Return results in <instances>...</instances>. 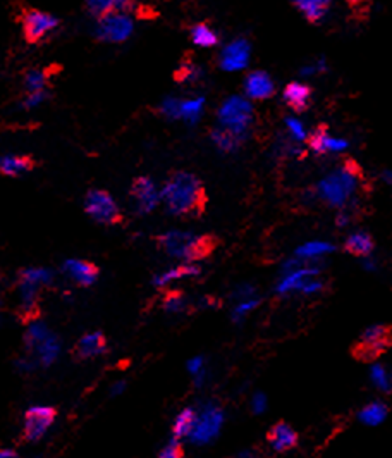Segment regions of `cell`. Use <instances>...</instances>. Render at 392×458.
Listing matches in <instances>:
<instances>
[{
	"mask_svg": "<svg viewBox=\"0 0 392 458\" xmlns=\"http://www.w3.org/2000/svg\"><path fill=\"white\" fill-rule=\"evenodd\" d=\"M286 124H287V128H289V131L293 133V136L296 138V140H305V138H306L305 128H303V124L299 123V121L293 119V117H287Z\"/></svg>",
	"mask_w": 392,
	"mask_h": 458,
	"instance_id": "f35d334b",
	"label": "cell"
},
{
	"mask_svg": "<svg viewBox=\"0 0 392 458\" xmlns=\"http://www.w3.org/2000/svg\"><path fill=\"white\" fill-rule=\"evenodd\" d=\"M131 197H133L138 210L141 214H147V212L157 207L160 195H158L157 186L150 178H136L133 181V186H131Z\"/></svg>",
	"mask_w": 392,
	"mask_h": 458,
	"instance_id": "30bf717a",
	"label": "cell"
},
{
	"mask_svg": "<svg viewBox=\"0 0 392 458\" xmlns=\"http://www.w3.org/2000/svg\"><path fill=\"white\" fill-rule=\"evenodd\" d=\"M243 140H245V138L238 136V134L225 130V128H219V130L212 131V141H214L219 150L222 152H234L236 148L241 145Z\"/></svg>",
	"mask_w": 392,
	"mask_h": 458,
	"instance_id": "d4e9b609",
	"label": "cell"
},
{
	"mask_svg": "<svg viewBox=\"0 0 392 458\" xmlns=\"http://www.w3.org/2000/svg\"><path fill=\"white\" fill-rule=\"evenodd\" d=\"M256 303H258V302H256V300H253V298H248V300H243V302H238V307H236L234 315H236V317H239V315L246 314V312L252 311V309L256 307Z\"/></svg>",
	"mask_w": 392,
	"mask_h": 458,
	"instance_id": "60d3db41",
	"label": "cell"
},
{
	"mask_svg": "<svg viewBox=\"0 0 392 458\" xmlns=\"http://www.w3.org/2000/svg\"><path fill=\"white\" fill-rule=\"evenodd\" d=\"M50 279H52V276H50V272L45 271V269H26V271H23L21 276H19V281L21 282H28V285L38 286V288L47 285Z\"/></svg>",
	"mask_w": 392,
	"mask_h": 458,
	"instance_id": "f1b7e54d",
	"label": "cell"
},
{
	"mask_svg": "<svg viewBox=\"0 0 392 458\" xmlns=\"http://www.w3.org/2000/svg\"><path fill=\"white\" fill-rule=\"evenodd\" d=\"M373 238L368 233H354L344 243V250L354 257H368L373 252Z\"/></svg>",
	"mask_w": 392,
	"mask_h": 458,
	"instance_id": "7402d4cb",
	"label": "cell"
},
{
	"mask_svg": "<svg viewBox=\"0 0 392 458\" xmlns=\"http://www.w3.org/2000/svg\"><path fill=\"white\" fill-rule=\"evenodd\" d=\"M294 8L305 16L306 21H310L312 25H317V23H320L326 18L330 4L327 0H302V2H296Z\"/></svg>",
	"mask_w": 392,
	"mask_h": 458,
	"instance_id": "ffe728a7",
	"label": "cell"
},
{
	"mask_svg": "<svg viewBox=\"0 0 392 458\" xmlns=\"http://www.w3.org/2000/svg\"><path fill=\"white\" fill-rule=\"evenodd\" d=\"M49 338V333H47V328L43 324H33L29 328L28 335H26V343L29 346H40L45 339Z\"/></svg>",
	"mask_w": 392,
	"mask_h": 458,
	"instance_id": "d590c367",
	"label": "cell"
},
{
	"mask_svg": "<svg viewBox=\"0 0 392 458\" xmlns=\"http://www.w3.org/2000/svg\"><path fill=\"white\" fill-rule=\"evenodd\" d=\"M308 147L313 154H317V156H322V154H330V152L344 150V148H347V141L330 136L327 126L320 124V126H317L315 130H313V133L310 134Z\"/></svg>",
	"mask_w": 392,
	"mask_h": 458,
	"instance_id": "7c38bea8",
	"label": "cell"
},
{
	"mask_svg": "<svg viewBox=\"0 0 392 458\" xmlns=\"http://www.w3.org/2000/svg\"><path fill=\"white\" fill-rule=\"evenodd\" d=\"M189 35H191L193 43L198 47H214V45H217V42H219L217 33H215L210 26L205 25V23H200V25L193 26L191 32H189Z\"/></svg>",
	"mask_w": 392,
	"mask_h": 458,
	"instance_id": "4316f807",
	"label": "cell"
},
{
	"mask_svg": "<svg viewBox=\"0 0 392 458\" xmlns=\"http://www.w3.org/2000/svg\"><path fill=\"white\" fill-rule=\"evenodd\" d=\"M50 69H32L26 73L25 85L28 88V93L32 92H45V86L50 78Z\"/></svg>",
	"mask_w": 392,
	"mask_h": 458,
	"instance_id": "83f0119b",
	"label": "cell"
},
{
	"mask_svg": "<svg viewBox=\"0 0 392 458\" xmlns=\"http://www.w3.org/2000/svg\"><path fill=\"white\" fill-rule=\"evenodd\" d=\"M86 8L91 14L102 19L109 16L110 12H117V2H114V0H91V2H88Z\"/></svg>",
	"mask_w": 392,
	"mask_h": 458,
	"instance_id": "4dcf8cb0",
	"label": "cell"
},
{
	"mask_svg": "<svg viewBox=\"0 0 392 458\" xmlns=\"http://www.w3.org/2000/svg\"><path fill=\"white\" fill-rule=\"evenodd\" d=\"M198 78H200V67L193 64L191 60H184V62L181 64V67L175 71V80L181 83L196 82Z\"/></svg>",
	"mask_w": 392,
	"mask_h": 458,
	"instance_id": "1f68e13d",
	"label": "cell"
},
{
	"mask_svg": "<svg viewBox=\"0 0 392 458\" xmlns=\"http://www.w3.org/2000/svg\"><path fill=\"white\" fill-rule=\"evenodd\" d=\"M133 33V21L124 12H110L100 19L97 28V36L103 42H124Z\"/></svg>",
	"mask_w": 392,
	"mask_h": 458,
	"instance_id": "9c48e42d",
	"label": "cell"
},
{
	"mask_svg": "<svg viewBox=\"0 0 392 458\" xmlns=\"http://www.w3.org/2000/svg\"><path fill=\"white\" fill-rule=\"evenodd\" d=\"M45 99H47V92H32L26 95L23 106H25L26 109H33V107L40 106V104H42Z\"/></svg>",
	"mask_w": 392,
	"mask_h": 458,
	"instance_id": "ab89813d",
	"label": "cell"
},
{
	"mask_svg": "<svg viewBox=\"0 0 392 458\" xmlns=\"http://www.w3.org/2000/svg\"><path fill=\"white\" fill-rule=\"evenodd\" d=\"M221 422H222L221 412L215 409H208L204 415L198 417V422H196L195 431H193V436H195V439L200 441L210 439V437L214 436L215 431L219 429Z\"/></svg>",
	"mask_w": 392,
	"mask_h": 458,
	"instance_id": "ac0fdd59",
	"label": "cell"
},
{
	"mask_svg": "<svg viewBox=\"0 0 392 458\" xmlns=\"http://www.w3.org/2000/svg\"><path fill=\"white\" fill-rule=\"evenodd\" d=\"M64 271L79 286H91L98 278V267L86 261H67Z\"/></svg>",
	"mask_w": 392,
	"mask_h": 458,
	"instance_id": "e0dca14e",
	"label": "cell"
},
{
	"mask_svg": "<svg viewBox=\"0 0 392 458\" xmlns=\"http://www.w3.org/2000/svg\"><path fill=\"white\" fill-rule=\"evenodd\" d=\"M181 104L177 99H165L160 106V112L169 119H177L181 117Z\"/></svg>",
	"mask_w": 392,
	"mask_h": 458,
	"instance_id": "8d00e7d4",
	"label": "cell"
},
{
	"mask_svg": "<svg viewBox=\"0 0 392 458\" xmlns=\"http://www.w3.org/2000/svg\"><path fill=\"white\" fill-rule=\"evenodd\" d=\"M219 121L222 128L245 138L253 121L252 104L243 97H231L219 109Z\"/></svg>",
	"mask_w": 392,
	"mask_h": 458,
	"instance_id": "5b68a950",
	"label": "cell"
},
{
	"mask_svg": "<svg viewBox=\"0 0 392 458\" xmlns=\"http://www.w3.org/2000/svg\"><path fill=\"white\" fill-rule=\"evenodd\" d=\"M389 409L385 403L382 402H371L370 405L365 407L363 410L360 412V419L361 422H365L367 426H378L385 420L387 417Z\"/></svg>",
	"mask_w": 392,
	"mask_h": 458,
	"instance_id": "484cf974",
	"label": "cell"
},
{
	"mask_svg": "<svg viewBox=\"0 0 392 458\" xmlns=\"http://www.w3.org/2000/svg\"><path fill=\"white\" fill-rule=\"evenodd\" d=\"M200 367H201V360H200V359L193 360V362L189 363V370H191L193 374H196V372H198V369H200Z\"/></svg>",
	"mask_w": 392,
	"mask_h": 458,
	"instance_id": "ee69618b",
	"label": "cell"
},
{
	"mask_svg": "<svg viewBox=\"0 0 392 458\" xmlns=\"http://www.w3.org/2000/svg\"><path fill=\"white\" fill-rule=\"evenodd\" d=\"M267 441H269L270 448L277 453H286V451L293 450L298 444V434L289 424L277 422L275 426L270 427L269 434H267Z\"/></svg>",
	"mask_w": 392,
	"mask_h": 458,
	"instance_id": "4fadbf2b",
	"label": "cell"
},
{
	"mask_svg": "<svg viewBox=\"0 0 392 458\" xmlns=\"http://www.w3.org/2000/svg\"><path fill=\"white\" fill-rule=\"evenodd\" d=\"M371 381L380 391H392V376L384 365H373L371 367Z\"/></svg>",
	"mask_w": 392,
	"mask_h": 458,
	"instance_id": "f546056e",
	"label": "cell"
},
{
	"mask_svg": "<svg viewBox=\"0 0 392 458\" xmlns=\"http://www.w3.org/2000/svg\"><path fill=\"white\" fill-rule=\"evenodd\" d=\"M35 167V160L28 156H4L0 157V173L4 176H21Z\"/></svg>",
	"mask_w": 392,
	"mask_h": 458,
	"instance_id": "d6986e66",
	"label": "cell"
},
{
	"mask_svg": "<svg viewBox=\"0 0 392 458\" xmlns=\"http://www.w3.org/2000/svg\"><path fill=\"white\" fill-rule=\"evenodd\" d=\"M107 350V339L102 333H90L84 335L79 341L76 343L73 350V355L77 360H86L91 357H97Z\"/></svg>",
	"mask_w": 392,
	"mask_h": 458,
	"instance_id": "2e32d148",
	"label": "cell"
},
{
	"mask_svg": "<svg viewBox=\"0 0 392 458\" xmlns=\"http://www.w3.org/2000/svg\"><path fill=\"white\" fill-rule=\"evenodd\" d=\"M198 274H200V267H198V265L182 264L174 269H169V271L164 272V274H158L157 278L154 279V285L162 288V286H167L169 282L175 281V279L189 278V276H198Z\"/></svg>",
	"mask_w": 392,
	"mask_h": 458,
	"instance_id": "cb8c5ba5",
	"label": "cell"
},
{
	"mask_svg": "<svg viewBox=\"0 0 392 458\" xmlns=\"http://www.w3.org/2000/svg\"><path fill=\"white\" fill-rule=\"evenodd\" d=\"M84 210L90 217L102 224H119L123 221L119 205L107 191L91 190L84 198Z\"/></svg>",
	"mask_w": 392,
	"mask_h": 458,
	"instance_id": "8992f818",
	"label": "cell"
},
{
	"mask_svg": "<svg viewBox=\"0 0 392 458\" xmlns=\"http://www.w3.org/2000/svg\"><path fill=\"white\" fill-rule=\"evenodd\" d=\"M21 23L25 38L28 40L29 43H36L57 28L59 19L53 18L49 12L36 11V9H26L21 14Z\"/></svg>",
	"mask_w": 392,
	"mask_h": 458,
	"instance_id": "52a82bcc",
	"label": "cell"
},
{
	"mask_svg": "<svg viewBox=\"0 0 392 458\" xmlns=\"http://www.w3.org/2000/svg\"><path fill=\"white\" fill-rule=\"evenodd\" d=\"M392 346V328L385 324L370 326L363 331L360 341L353 346L351 353L361 362H373Z\"/></svg>",
	"mask_w": 392,
	"mask_h": 458,
	"instance_id": "277c9868",
	"label": "cell"
},
{
	"mask_svg": "<svg viewBox=\"0 0 392 458\" xmlns=\"http://www.w3.org/2000/svg\"><path fill=\"white\" fill-rule=\"evenodd\" d=\"M0 458H19L14 450H0Z\"/></svg>",
	"mask_w": 392,
	"mask_h": 458,
	"instance_id": "7bdbcfd3",
	"label": "cell"
},
{
	"mask_svg": "<svg viewBox=\"0 0 392 458\" xmlns=\"http://www.w3.org/2000/svg\"><path fill=\"white\" fill-rule=\"evenodd\" d=\"M164 309L167 312H182L186 309V298L181 291H169L164 296Z\"/></svg>",
	"mask_w": 392,
	"mask_h": 458,
	"instance_id": "836d02e7",
	"label": "cell"
},
{
	"mask_svg": "<svg viewBox=\"0 0 392 458\" xmlns=\"http://www.w3.org/2000/svg\"><path fill=\"white\" fill-rule=\"evenodd\" d=\"M249 60V42L245 38H238L229 43L221 53V67L225 71H239L246 67Z\"/></svg>",
	"mask_w": 392,
	"mask_h": 458,
	"instance_id": "8fae6325",
	"label": "cell"
},
{
	"mask_svg": "<svg viewBox=\"0 0 392 458\" xmlns=\"http://www.w3.org/2000/svg\"><path fill=\"white\" fill-rule=\"evenodd\" d=\"M317 274V269H312V267H299L296 269V271H291L287 272L286 278H284V281L279 285V293H289V291H299L302 289V286L305 285L306 281H310L312 278H315Z\"/></svg>",
	"mask_w": 392,
	"mask_h": 458,
	"instance_id": "44dd1931",
	"label": "cell"
},
{
	"mask_svg": "<svg viewBox=\"0 0 392 458\" xmlns=\"http://www.w3.org/2000/svg\"><path fill=\"white\" fill-rule=\"evenodd\" d=\"M57 410L53 407H32L25 413V427H23V439L38 441L45 436L47 431L56 422Z\"/></svg>",
	"mask_w": 392,
	"mask_h": 458,
	"instance_id": "ba28073f",
	"label": "cell"
},
{
	"mask_svg": "<svg viewBox=\"0 0 392 458\" xmlns=\"http://www.w3.org/2000/svg\"><path fill=\"white\" fill-rule=\"evenodd\" d=\"M217 238L205 234V237H193L184 231H169L158 237V245L164 248L171 257L182 258L186 262H196L207 258L217 247Z\"/></svg>",
	"mask_w": 392,
	"mask_h": 458,
	"instance_id": "3957f363",
	"label": "cell"
},
{
	"mask_svg": "<svg viewBox=\"0 0 392 458\" xmlns=\"http://www.w3.org/2000/svg\"><path fill=\"white\" fill-rule=\"evenodd\" d=\"M334 247L330 243H322V241H313V243L303 245L302 248H298L299 257H317V255H323L327 252H332Z\"/></svg>",
	"mask_w": 392,
	"mask_h": 458,
	"instance_id": "e575fe53",
	"label": "cell"
},
{
	"mask_svg": "<svg viewBox=\"0 0 392 458\" xmlns=\"http://www.w3.org/2000/svg\"><path fill=\"white\" fill-rule=\"evenodd\" d=\"M284 102L294 112H305L312 102V88L303 83H289L284 88Z\"/></svg>",
	"mask_w": 392,
	"mask_h": 458,
	"instance_id": "9a60e30c",
	"label": "cell"
},
{
	"mask_svg": "<svg viewBox=\"0 0 392 458\" xmlns=\"http://www.w3.org/2000/svg\"><path fill=\"white\" fill-rule=\"evenodd\" d=\"M363 178L361 167L356 160L346 159L339 169L326 178L317 188V195L332 207H343L356 191L358 183Z\"/></svg>",
	"mask_w": 392,
	"mask_h": 458,
	"instance_id": "7a4b0ae2",
	"label": "cell"
},
{
	"mask_svg": "<svg viewBox=\"0 0 392 458\" xmlns=\"http://www.w3.org/2000/svg\"><path fill=\"white\" fill-rule=\"evenodd\" d=\"M196 422H198V415L193 409H184L175 419L174 426H172V434H174V439L179 441L181 437L191 436L193 431H195Z\"/></svg>",
	"mask_w": 392,
	"mask_h": 458,
	"instance_id": "603a6c76",
	"label": "cell"
},
{
	"mask_svg": "<svg viewBox=\"0 0 392 458\" xmlns=\"http://www.w3.org/2000/svg\"><path fill=\"white\" fill-rule=\"evenodd\" d=\"M201 109H204V99L186 100L181 104V117H184L189 123H195L200 117Z\"/></svg>",
	"mask_w": 392,
	"mask_h": 458,
	"instance_id": "d6a6232c",
	"label": "cell"
},
{
	"mask_svg": "<svg viewBox=\"0 0 392 458\" xmlns=\"http://www.w3.org/2000/svg\"><path fill=\"white\" fill-rule=\"evenodd\" d=\"M245 92L249 99H270L275 92V85L265 71H253L245 80Z\"/></svg>",
	"mask_w": 392,
	"mask_h": 458,
	"instance_id": "5bb4252c",
	"label": "cell"
},
{
	"mask_svg": "<svg viewBox=\"0 0 392 458\" xmlns=\"http://www.w3.org/2000/svg\"><path fill=\"white\" fill-rule=\"evenodd\" d=\"M160 198L174 215H201L207 207V195L201 181L189 173H174L164 184Z\"/></svg>",
	"mask_w": 392,
	"mask_h": 458,
	"instance_id": "6da1fadb",
	"label": "cell"
},
{
	"mask_svg": "<svg viewBox=\"0 0 392 458\" xmlns=\"http://www.w3.org/2000/svg\"><path fill=\"white\" fill-rule=\"evenodd\" d=\"M263 409H265V396L256 395L255 396V410L256 412H262Z\"/></svg>",
	"mask_w": 392,
	"mask_h": 458,
	"instance_id": "b9f144b4",
	"label": "cell"
},
{
	"mask_svg": "<svg viewBox=\"0 0 392 458\" xmlns=\"http://www.w3.org/2000/svg\"><path fill=\"white\" fill-rule=\"evenodd\" d=\"M158 458H184V448H182V444L179 443V441L174 439L160 451Z\"/></svg>",
	"mask_w": 392,
	"mask_h": 458,
	"instance_id": "74e56055",
	"label": "cell"
}]
</instances>
